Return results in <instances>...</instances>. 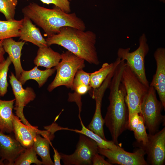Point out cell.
Instances as JSON below:
<instances>
[{
	"label": "cell",
	"mask_w": 165,
	"mask_h": 165,
	"mask_svg": "<svg viewBox=\"0 0 165 165\" xmlns=\"http://www.w3.org/2000/svg\"><path fill=\"white\" fill-rule=\"evenodd\" d=\"M125 65L123 61L119 64L110 83L109 104L104 119L105 124L111 134L112 141L117 145L119 137L127 128L128 123L126 92L122 77Z\"/></svg>",
	"instance_id": "cell-1"
},
{
	"label": "cell",
	"mask_w": 165,
	"mask_h": 165,
	"mask_svg": "<svg viewBox=\"0 0 165 165\" xmlns=\"http://www.w3.org/2000/svg\"><path fill=\"white\" fill-rule=\"evenodd\" d=\"M96 38L92 31L65 26L61 28L58 33L48 37L46 40L48 46L60 45L89 63L97 65L100 61L95 46Z\"/></svg>",
	"instance_id": "cell-2"
},
{
	"label": "cell",
	"mask_w": 165,
	"mask_h": 165,
	"mask_svg": "<svg viewBox=\"0 0 165 165\" xmlns=\"http://www.w3.org/2000/svg\"><path fill=\"white\" fill-rule=\"evenodd\" d=\"M24 16L41 27L48 37L58 33L61 28L70 26L85 31L84 21L75 13H66L55 6L50 9L34 2L30 3L22 9Z\"/></svg>",
	"instance_id": "cell-3"
},
{
	"label": "cell",
	"mask_w": 165,
	"mask_h": 165,
	"mask_svg": "<svg viewBox=\"0 0 165 165\" xmlns=\"http://www.w3.org/2000/svg\"><path fill=\"white\" fill-rule=\"evenodd\" d=\"M84 62L83 59L68 51L62 53L61 61L55 67L56 75L48 87V90L51 92L61 86L71 89L75 74L78 70L84 68Z\"/></svg>",
	"instance_id": "cell-4"
},
{
	"label": "cell",
	"mask_w": 165,
	"mask_h": 165,
	"mask_svg": "<svg viewBox=\"0 0 165 165\" xmlns=\"http://www.w3.org/2000/svg\"><path fill=\"white\" fill-rule=\"evenodd\" d=\"M163 109L165 110L162 103L157 98L156 90L149 86L141 101L140 113L149 134L158 132L161 124L164 123L165 116L161 114Z\"/></svg>",
	"instance_id": "cell-5"
},
{
	"label": "cell",
	"mask_w": 165,
	"mask_h": 165,
	"mask_svg": "<svg viewBox=\"0 0 165 165\" xmlns=\"http://www.w3.org/2000/svg\"><path fill=\"white\" fill-rule=\"evenodd\" d=\"M149 49L146 36L143 33L139 38V46L136 50L130 52V48H120L117 52L118 57L125 61L141 81L148 87L149 85L145 73V58Z\"/></svg>",
	"instance_id": "cell-6"
},
{
	"label": "cell",
	"mask_w": 165,
	"mask_h": 165,
	"mask_svg": "<svg viewBox=\"0 0 165 165\" xmlns=\"http://www.w3.org/2000/svg\"><path fill=\"white\" fill-rule=\"evenodd\" d=\"M122 77L126 92V101L128 116L135 113L140 114L141 101L149 87L141 81L126 63Z\"/></svg>",
	"instance_id": "cell-7"
},
{
	"label": "cell",
	"mask_w": 165,
	"mask_h": 165,
	"mask_svg": "<svg viewBox=\"0 0 165 165\" xmlns=\"http://www.w3.org/2000/svg\"><path fill=\"white\" fill-rule=\"evenodd\" d=\"M79 141L74 152L70 155L60 153L65 165H90L94 156L98 153V146L94 140L79 134Z\"/></svg>",
	"instance_id": "cell-8"
},
{
	"label": "cell",
	"mask_w": 165,
	"mask_h": 165,
	"mask_svg": "<svg viewBox=\"0 0 165 165\" xmlns=\"http://www.w3.org/2000/svg\"><path fill=\"white\" fill-rule=\"evenodd\" d=\"M98 152L106 157L110 163L121 165H147L145 158V152L143 149L140 147L133 152L125 151L118 146L115 149L103 148L98 147Z\"/></svg>",
	"instance_id": "cell-9"
},
{
	"label": "cell",
	"mask_w": 165,
	"mask_h": 165,
	"mask_svg": "<svg viewBox=\"0 0 165 165\" xmlns=\"http://www.w3.org/2000/svg\"><path fill=\"white\" fill-rule=\"evenodd\" d=\"M9 78V82L15 97V104L14 108L16 111V116L23 123L32 126L25 118L23 110L26 105L35 99L36 94L33 89L31 87H27L24 89L13 73L11 72Z\"/></svg>",
	"instance_id": "cell-10"
},
{
	"label": "cell",
	"mask_w": 165,
	"mask_h": 165,
	"mask_svg": "<svg viewBox=\"0 0 165 165\" xmlns=\"http://www.w3.org/2000/svg\"><path fill=\"white\" fill-rule=\"evenodd\" d=\"M148 141L141 144L147 155V163L152 165H162L165 160V128L153 134H148Z\"/></svg>",
	"instance_id": "cell-11"
},
{
	"label": "cell",
	"mask_w": 165,
	"mask_h": 165,
	"mask_svg": "<svg viewBox=\"0 0 165 165\" xmlns=\"http://www.w3.org/2000/svg\"><path fill=\"white\" fill-rule=\"evenodd\" d=\"M13 132L15 139L24 148H27L33 146L34 139L37 134L44 138L52 139L53 134L48 130H41L37 127L29 126L23 123L20 118L14 114L13 119Z\"/></svg>",
	"instance_id": "cell-12"
},
{
	"label": "cell",
	"mask_w": 165,
	"mask_h": 165,
	"mask_svg": "<svg viewBox=\"0 0 165 165\" xmlns=\"http://www.w3.org/2000/svg\"><path fill=\"white\" fill-rule=\"evenodd\" d=\"M156 68L149 86L157 91L160 101L165 108V48H158L154 52Z\"/></svg>",
	"instance_id": "cell-13"
},
{
	"label": "cell",
	"mask_w": 165,
	"mask_h": 165,
	"mask_svg": "<svg viewBox=\"0 0 165 165\" xmlns=\"http://www.w3.org/2000/svg\"><path fill=\"white\" fill-rule=\"evenodd\" d=\"M11 134L0 131V158L8 165H13L15 159L26 149Z\"/></svg>",
	"instance_id": "cell-14"
},
{
	"label": "cell",
	"mask_w": 165,
	"mask_h": 165,
	"mask_svg": "<svg viewBox=\"0 0 165 165\" xmlns=\"http://www.w3.org/2000/svg\"><path fill=\"white\" fill-rule=\"evenodd\" d=\"M20 30L19 39L29 42L38 47L48 46L39 28L34 24L28 18L24 16Z\"/></svg>",
	"instance_id": "cell-15"
},
{
	"label": "cell",
	"mask_w": 165,
	"mask_h": 165,
	"mask_svg": "<svg viewBox=\"0 0 165 165\" xmlns=\"http://www.w3.org/2000/svg\"><path fill=\"white\" fill-rule=\"evenodd\" d=\"M25 42H16L12 38L3 40L2 45L5 52L8 54L15 69L16 75L19 80L23 70L21 62V52Z\"/></svg>",
	"instance_id": "cell-16"
},
{
	"label": "cell",
	"mask_w": 165,
	"mask_h": 165,
	"mask_svg": "<svg viewBox=\"0 0 165 165\" xmlns=\"http://www.w3.org/2000/svg\"><path fill=\"white\" fill-rule=\"evenodd\" d=\"M61 60V54L55 51L49 46L39 47L37 55L34 60L36 66L46 69L56 67Z\"/></svg>",
	"instance_id": "cell-17"
},
{
	"label": "cell",
	"mask_w": 165,
	"mask_h": 165,
	"mask_svg": "<svg viewBox=\"0 0 165 165\" xmlns=\"http://www.w3.org/2000/svg\"><path fill=\"white\" fill-rule=\"evenodd\" d=\"M15 101V99L3 100L0 96V131L4 133L13 132V109Z\"/></svg>",
	"instance_id": "cell-18"
},
{
	"label": "cell",
	"mask_w": 165,
	"mask_h": 165,
	"mask_svg": "<svg viewBox=\"0 0 165 165\" xmlns=\"http://www.w3.org/2000/svg\"><path fill=\"white\" fill-rule=\"evenodd\" d=\"M56 70L55 68L42 70L36 66L30 70H23L18 80L22 85H24L27 80H34L37 82L40 88L43 86L49 77L54 74Z\"/></svg>",
	"instance_id": "cell-19"
},
{
	"label": "cell",
	"mask_w": 165,
	"mask_h": 165,
	"mask_svg": "<svg viewBox=\"0 0 165 165\" xmlns=\"http://www.w3.org/2000/svg\"><path fill=\"white\" fill-rule=\"evenodd\" d=\"M122 61V59L117 57L114 62L109 64H103L99 70L90 73V85L92 89L98 88L109 74L117 67Z\"/></svg>",
	"instance_id": "cell-20"
},
{
	"label": "cell",
	"mask_w": 165,
	"mask_h": 165,
	"mask_svg": "<svg viewBox=\"0 0 165 165\" xmlns=\"http://www.w3.org/2000/svg\"><path fill=\"white\" fill-rule=\"evenodd\" d=\"M51 139L49 138L42 137L39 134H37L34 139L33 147L36 154L41 158L43 165H54L50 152Z\"/></svg>",
	"instance_id": "cell-21"
},
{
	"label": "cell",
	"mask_w": 165,
	"mask_h": 165,
	"mask_svg": "<svg viewBox=\"0 0 165 165\" xmlns=\"http://www.w3.org/2000/svg\"><path fill=\"white\" fill-rule=\"evenodd\" d=\"M22 21V19L20 20H0V41L19 37Z\"/></svg>",
	"instance_id": "cell-22"
},
{
	"label": "cell",
	"mask_w": 165,
	"mask_h": 165,
	"mask_svg": "<svg viewBox=\"0 0 165 165\" xmlns=\"http://www.w3.org/2000/svg\"><path fill=\"white\" fill-rule=\"evenodd\" d=\"M78 116L82 126L81 130L69 129V130L84 134L90 138L97 143L99 148L112 150L117 148L118 145H116L112 141H108L103 139L99 135L86 127L82 120L80 115H79Z\"/></svg>",
	"instance_id": "cell-23"
},
{
	"label": "cell",
	"mask_w": 165,
	"mask_h": 165,
	"mask_svg": "<svg viewBox=\"0 0 165 165\" xmlns=\"http://www.w3.org/2000/svg\"><path fill=\"white\" fill-rule=\"evenodd\" d=\"M36 155L33 146L26 148L15 159L13 165H30L32 163L42 164V161L38 159Z\"/></svg>",
	"instance_id": "cell-24"
},
{
	"label": "cell",
	"mask_w": 165,
	"mask_h": 165,
	"mask_svg": "<svg viewBox=\"0 0 165 165\" xmlns=\"http://www.w3.org/2000/svg\"><path fill=\"white\" fill-rule=\"evenodd\" d=\"M12 62L9 57L0 62V96L3 97L7 92L9 84L7 76L9 67Z\"/></svg>",
	"instance_id": "cell-25"
},
{
	"label": "cell",
	"mask_w": 165,
	"mask_h": 165,
	"mask_svg": "<svg viewBox=\"0 0 165 165\" xmlns=\"http://www.w3.org/2000/svg\"><path fill=\"white\" fill-rule=\"evenodd\" d=\"M17 3L18 0H0V13L4 14L6 20H14Z\"/></svg>",
	"instance_id": "cell-26"
},
{
	"label": "cell",
	"mask_w": 165,
	"mask_h": 165,
	"mask_svg": "<svg viewBox=\"0 0 165 165\" xmlns=\"http://www.w3.org/2000/svg\"><path fill=\"white\" fill-rule=\"evenodd\" d=\"M146 129L143 118L139 114L138 124L134 132V137L137 142L143 145L148 141V134L146 132Z\"/></svg>",
	"instance_id": "cell-27"
},
{
	"label": "cell",
	"mask_w": 165,
	"mask_h": 165,
	"mask_svg": "<svg viewBox=\"0 0 165 165\" xmlns=\"http://www.w3.org/2000/svg\"><path fill=\"white\" fill-rule=\"evenodd\" d=\"M44 4H53L63 11L70 13L71 9L70 1L72 0H40Z\"/></svg>",
	"instance_id": "cell-28"
},
{
	"label": "cell",
	"mask_w": 165,
	"mask_h": 165,
	"mask_svg": "<svg viewBox=\"0 0 165 165\" xmlns=\"http://www.w3.org/2000/svg\"><path fill=\"white\" fill-rule=\"evenodd\" d=\"M139 117V114L138 113L128 116L127 128L134 132L138 126Z\"/></svg>",
	"instance_id": "cell-29"
},
{
	"label": "cell",
	"mask_w": 165,
	"mask_h": 165,
	"mask_svg": "<svg viewBox=\"0 0 165 165\" xmlns=\"http://www.w3.org/2000/svg\"><path fill=\"white\" fill-rule=\"evenodd\" d=\"M92 165H112L111 163L106 160L98 154L96 153L93 157L92 160Z\"/></svg>",
	"instance_id": "cell-30"
},
{
	"label": "cell",
	"mask_w": 165,
	"mask_h": 165,
	"mask_svg": "<svg viewBox=\"0 0 165 165\" xmlns=\"http://www.w3.org/2000/svg\"><path fill=\"white\" fill-rule=\"evenodd\" d=\"M52 146L54 152V155L53 156L54 165H61L60 160L61 158L60 153L58 152L57 149H55L52 145Z\"/></svg>",
	"instance_id": "cell-31"
},
{
	"label": "cell",
	"mask_w": 165,
	"mask_h": 165,
	"mask_svg": "<svg viewBox=\"0 0 165 165\" xmlns=\"http://www.w3.org/2000/svg\"><path fill=\"white\" fill-rule=\"evenodd\" d=\"M3 40H2L0 41V62L5 60L4 55L5 52L2 45Z\"/></svg>",
	"instance_id": "cell-32"
},
{
	"label": "cell",
	"mask_w": 165,
	"mask_h": 165,
	"mask_svg": "<svg viewBox=\"0 0 165 165\" xmlns=\"http://www.w3.org/2000/svg\"><path fill=\"white\" fill-rule=\"evenodd\" d=\"M4 161V160L3 159H1L0 160V165H3L5 164Z\"/></svg>",
	"instance_id": "cell-33"
},
{
	"label": "cell",
	"mask_w": 165,
	"mask_h": 165,
	"mask_svg": "<svg viewBox=\"0 0 165 165\" xmlns=\"http://www.w3.org/2000/svg\"><path fill=\"white\" fill-rule=\"evenodd\" d=\"M161 2H163V3L165 2V0H160Z\"/></svg>",
	"instance_id": "cell-34"
}]
</instances>
